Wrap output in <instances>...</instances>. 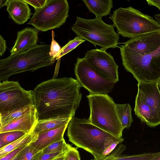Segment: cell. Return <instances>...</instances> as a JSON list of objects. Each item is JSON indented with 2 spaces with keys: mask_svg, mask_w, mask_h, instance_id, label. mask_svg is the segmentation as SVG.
Wrapping results in <instances>:
<instances>
[{
  "mask_svg": "<svg viewBox=\"0 0 160 160\" xmlns=\"http://www.w3.org/2000/svg\"><path fill=\"white\" fill-rule=\"evenodd\" d=\"M68 123L55 129L39 134L37 140L32 144L38 151L43 150L52 144L63 139L64 132Z\"/></svg>",
  "mask_w": 160,
  "mask_h": 160,
  "instance_id": "cell-16",
  "label": "cell"
},
{
  "mask_svg": "<svg viewBox=\"0 0 160 160\" xmlns=\"http://www.w3.org/2000/svg\"><path fill=\"white\" fill-rule=\"evenodd\" d=\"M34 106H31L20 109L9 114L0 116V128L11 122L36 111Z\"/></svg>",
  "mask_w": 160,
  "mask_h": 160,
  "instance_id": "cell-22",
  "label": "cell"
},
{
  "mask_svg": "<svg viewBox=\"0 0 160 160\" xmlns=\"http://www.w3.org/2000/svg\"><path fill=\"white\" fill-rule=\"evenodd\" d=\"M8 0H0V8L2 7L6 6Z\"/></svg>",
  "mask_w": 160,
  "mask_h": 160,
  "instance_id": "cell-38",
  "label": "cell"
},
{
  "mask_svg": "<svg viewBox=\"0 0 160 160\" xmlns=\"http://www.w3.org/2000/svg\"><path fill=\"white\" fill-rule=\"evenodd\" d=\"M66 152L61 153L51 160H63Z\"/></svg>",
  "mask_w": 160,
  "mask_h": 160,
  "instance_id": "cell-35",
  "label": "cell"
},
{
  "mask_svg": "<svg viewBox=\"0 0 160 160\" xmlns=\"http://www.w3.org/2000/svg\"><path fill=\"white\" fill-rule=\"evenodd\" d=\"M158 84L159 88L160 89V79L159 80L158 82Z\"/></svg>",
  "mask_w": 160,
  "mask_h": 160,
  "instance_id": "cell-40",
  "label": "cell"
},
{
  "mask_svg": "<svg viewBox=\"0 0 160 160\" xmlns=\"http://www.w3.org/2000/svg\"><path fill=\"white\" fill-rule=\"evenodd\" d=\"M63 152L44 153L42 150H41L36 154L33 160H51Z\"/></svg>",
  "mask_w": 160,
  "mask_h": 160,
  "instance_id": "cell-29",
  "label": "cell"
},
{
  "mask_svg": "<svg viewBox=\"0 0 160 160\" xmlns=\"http://www.w3.org/2000/svg\"><path fill=\"white\" fill-rule=\"evenodd\" d=\"M31 106H34L32 90H25L18 81L0 82V116Z\"/></svg>",
  "mask_w": 160,
  "mask_h": 160,
  "instance_id": "cell-9",
  "label": "cell"
},
{
  "mask_svg": "<svg viewBox=\"0 0 160 160\" xmlns=\"http://www.w3.org/2000/svg\"><path fill=\"white\" fill-rule=\"evenodd\" d=\"M85 41L78 36L76 37L62 48L60 52L56 57L55 60L60 59L61 57L75 49Z\"/></svg>",
  "mask_w": 160,
  "mask_h": 160,
  "instance_id": "cell-25",
  "label": "cell"
},
{
  "mask_svg": "<svg viewBox=\"0 0 160 160\" xmlns=\"http://www.w3.org/2000/svg\"><path fill=\"white\" fill-rule=\"evenodd\" d=\"M72 118H57L38 121L33 132L38 134L56 129L68 123Z\"/></svg>",
  "mask_w": 160,
  "mask_h": 160,
  "instance_id": "cell-20",
  "label": "cell"
},
{
  "mask_svg": "<svg viewBox=\"0 0 160 160\" xmlns=\"http://www.w3.org/2000/svg\"><path fill=\"white\" fill-rule=\"evenodd\" d=\"M74 70L77 80L89 94H108L117 83L99 74L83 58H77Z\"/></svg>",
  "mask_w": 160,
  "mask_h": 160,
  "instance_id": "cell-10",
  "label": "cell"
},
{
  "mask_svg": "<svg viewBox=\"0 0 160 160\" xmlns=\"http://www.w3.org/2000/svg\"><path fill=\"white\" fill-rule=\"evenodd\" d=\"M69 8L66 0H47L43 7L35 10L28 24L43 32L58 28L65 22Z\"/></svg>",
  "mask_w": 160,
  "mask_h": 160,
  "instance_id": "cell-8",
  "label": "cell"
},
{
  "mask_svg": "<svg viewBox=\"0 0 160 160\" xmlns=\"http://www.w3.org/2000/svg\"><path fill=\"white\" fill-rule=\"evenodd\" d=\"M26 146H27L18 148L8 153L2 157H0V160H11Z\"/></svg>",
  "mask_w": 160,
  "mask_h": 160,
  "instance_id": "cell-31",
  "label": "cell"
},
{
  "mask_svg": "<svg viewBox=\"0 0 160 160\" xmlns=\"http://www.w3.org/2000/svg\"><path fill=\"white\" fill-rule=\"evenodd\" d=\"M116 105L118 119L122 128L129 129L133 121L130 105L129 103H116Z\"/></svg>",
  "mask_w": 160,
  "mask_h": 160,
  "instance_id": "cell-21",
  "label": "cell"
},
{
  "mask_svg": "<svg viewBox=\"0 0 160 160\" xmlns=\"http://www.w3.org/2000/svg\"><path fill=\"white\" fill-rule=\"evenodd\" d=\"M87 97L90 109L88 119L92 124L118 138L124 130L119 120L116 103L108 94H89Z\"/></svg>",
  "mask_w": 160,
  "mask_h": 160,
  "instance_id": "cell-6",
  "label": "cell"
},
{
  "mask_svg": "<svg viewBox=\"0 0 160 160\" xmlns=\"http://www.w3.org/2000/svg\"><path fill=\"white\" fill-rule=\"evenodd\" d=\"M67 128V135L70 142L98 159L103 158V152L110 145L124 140L104 131L85 118L72 117Z\"/></svg>",
  "mask_w": 160,
  "mask_h": 160,
  "instance_id": "cell-3",
  "label": "cell"
},
{
  "mask_svg": "<svg viewBox=\"0 0 160 160\" xmlns=\"http://www.w3.org/2000/svg\"><path fill=\"white\" fill-rule=\"evenodd\" d=\"M24 148L18 153L17 155L11 160H19L23 153Z\"/></svg>",
  "mask_w": 160,
  "mask_h": 160,
  "instance_id": "cell-36",
  "label": "cell"
},
{
  "mask_svg": "<svg viewBox=\"0 0 160 160\" xmlns=\"http://www.w3.org/2000/svg\"><path fill=\"white\" fill-rule=\"evenodd\" d=\"M39 134L32 132L26 134L14 142L0 148V157L18 148L29 145L38 139Z\"/></svg>",
  "mask_w": 160,
  "mask_h": 160,
  "instance_id": "cell-19",
  "label": "cell"
},
{
  "mask_svg": "<svg viewBox=\"0 0 160 160\" xmlns=\"http://www.w3.org/2000/svg\"><path fill=\"white\" fill-rule=\"evenodd\" d=\"M138 92L150 108L154 127L160 124V91L158 82H139Z\"/></svg>",
  "mask_w": 160,
  "mask_h": 160,
  "instance_id": "cell-12",
  "label": "cell"
},
{
  "mask_svg": "<svg viewBox=\"0 0 160 160\" xmlns=\"http://www.w3.org/2000/svg\"><path fill=\"white\" fill-rule=\"evenodd\" d=\"M118 33L132 39L160 31V25L152 17L132 7L119 8L109 17Z\"/></svg>",
  "mask_w": 160,
  "mask_h": 160,
  "instance_id": "cell-5",
  "label": "cell"
},
{
  "mask_svg": "<svg viewBox=\"0 0 160 160\" xmlns=\"http://www.w3.org/2000/svg\"><path fill=\"white\" fill-rule=\"evenodd\" d=\"M34 8L35 10L42 8L46 4L47 0H23Z\"/></svg>",
  "mask_w": 160,
  "mask_h": 160,
  "instance_id": "cell-30",
  "label": "cell"
},
{
  "mask_svg": "<svg viewBox=\"0 0 160 160\" xmlns=\"http://www.w3.org/2000/svg\"><path fill=\"white\" fill-rule=\"evenodd\" d=\"M63 160H81L77 148L69 144V148L65 154Z\"/></svg>",
  "mask_w": 160,
  "mask_h": 160,
  "instance_id": "cell-28",
  "label": "cell"
},
{
  "mask_svg": "<svg viewBox=\"0 0 160 160\" xmlns=\"http://www.w3.org/2000/svg\"><path fill=\"white\" fill-rule=\"evenodd\" d=\"M122 65L139 82L160 79V31L130 39L119 47Z\"/></svg>",
  "mask_w": 160,
  "mask_h": 160,
  "instance_id": "cell-2",
  "label": "cell"
},
{
  "mask_svg": "<svg viewBox=\"0 0 160 160\" xmlns=\"http://www.w3.org/2000/svg\"><path fill=\"white\" fill-rule=\"evenodd\" d=\"M69 144H67L63 138L58 141L42 150L44 153H53L66 152L69 148Z\"/></svg>",
  "mask_w": 160,
  "mask_h": 160,
  "instance_id": "cell-24",
  "label": "cell"
},
{
  "mask_svg": "<svg viewBox=\"0 0 160 160\" xmlns=\"http://www.w3.org/2000/svg\"><path fill=\"white\" fill-rule=\"evenodd\" d=\"M83 58L96 71L108 79L119 81L118 67L113 57L100 48L88 50Z\"/></svg>",
  "mask_w": 160,
  "mask_h": 160,
  "instance_id": "cell-11",
  "label": "cell"
},
{
  "mask_svg": "<svg viewBox=\"0 0 160 160\" xmlns=\"http://www.w3.org/2000/svg\"><path fill=\"white\" fill-rule=\"evenodd\" d=\"M150 160H160V156L155 157Z\"/></svg>",
  "mask_w": 160,
  "mask_h": 160,
  "instance_id": "cell-39",
  "label": "cell"
},
{
  "mask_svg": "<svg viewBox=\"0 0 160 160\" xmlns=\"http://www.w3.org/2000/svg\"><path fill=\"white\" fill-rule=\"evenodd\" d=\"M54 33L53 31L52 30V40L50 45L49 55L50 57L55 59L56 56L60 52L62 48L58 43L54 40Z\"/></svg>",
  "mask_w": 160,
  "mask_h": 160,
  "instance_id": "cell-27",
  "label": "cell"
},
{
  "mask_svg": "<svg viewBox=\"0 0 160 160\" xmlns=\"http://www.w3.org/2000/svg\"><path fill=\"white\" fill-rule=\"evenodd\" d=\"M123 140H122L113 143L107 148L103 152L102 154L103 158L110 154L115 149L117 145L121 143Z\"/></svg>",
  "mask_w": 160,
  "mask_h": 160,
  "instance_id": "cell-32",
  "label": "cell"
},
{
  "mask_svg": "<svg viewBox=\"0 0 160 160\" xmlns=\"http://www.w3.org/2000/svg\"><path fill=\"white\" fill-rule=\"evenodd\" d=\"M50 45H37L20 53L0 60V81L12 75L52 65L56 60L49 55Z\"/></svg>",
  "mask_w": 160,
  "mask_h": 160,
  "instance_id": "cell-4",
  "label": "cell"
},
{
  "mask_svg": "<svg viewBox=\"0 0 160 160\" xmlns=\"http://www.w3.org/2000/svg\"><path fill=\"white\" fill-rule=\"evenodd\" d=\"M82 1L89 12L93 13L97 18L110 15L113 7L112 0H83Z\"/></svg>",
  "mask_w": 160,
  "mask_h": 160,
  "instance_id": "cell-18",
  "label": "cell"
},
{
  "mask_svg": "<svg viewBox=\"0 0 160 160\" xmlns=\"http://www.w3.org/2000/svg\"><path fill=\"white\" fill-rule=\"evenodd\" d=\"M39 151L31 144L25 147L19 160H33Z\"/></svg>",
  "mask_w": 160,
  "mask_h": 160,
  "instance_id": "cell-26",
  "label": "cell"
},
{
  "mask_svg": "<svg viewBox=\"0 0 160 160\" xmlns=\"http://www.w3.org/2000/svg\"><path fill=\"white\" fill-rule=\"evenodd\" d=\"M82 86L71 77L43 82L32 90L38 121L74 116L82 99Z\"/></svg>",
  "mask_w": 160,
  "mask_h": 160,
  "instance_id": "cell-1",
  "label": "cell"
},
{
  "mask_svg": "<svg viewBox=\"0 0 160 160\" xmlns=\"http://www.w3.org/2000/svg\"><path fill=\"white\" fill-rule=\"evenodd\" d=\"M148 5L157 7L160 11V0H146Z\"/></svg>",
  "mask_w": 160,
  "mask_h": 160,
  "instance_id": "cell-34",
  "label": "cell"
},
{
  "mask_svg": "<svg viewBox=\"0 0 160 160\" xmlns=\"http://www.w3.org/2000/svg\"><path fill=\"white\" fill-rule=\"evenodd\" d=\"M134 111L142 122L149 127H154L151 109L138 93L136 98Z\"/></svg>",
  "mask_w": 160,
  "mask_h": 160,
  "instance_id": "cell-17",
  "label": "cell"
},
{
  "mask_svg": "<svg viewBox=\"0 0 160 160\" xmlns=\"http://www.w3.org/2000/svg\"><path fill=\"white\" fill-rule=\"evenodd\" d=\"M38 121L36 111L16 119L0 128V133L19 131L28 134L33 132Z\"/></svg>",
  "mask_w": 160,
  "mask_h": 160,
  "instance_id": "cell-15",
  "label": "cell"
},
{
  "mask_svg": "<svg viewBox=\"0 0 160 160\" xmlns=\"http://www.w3.org/2000/svg\"><path fill=\"white\" fill-rule=\"evenodd\" d=\"M6 6L10 18L18 24L26 22L32 14L31 9L23 0H8Z\"/></svg>",
  "mask_w": 160,
  "mask_h": 160,
  "instance_id": "cell-14",
  "label": "cell"
},
{
  "mask_svg": "<svg viewBox=\"0 0 160 160\" xmlns=\"http://www.w3.org/2000/svg\"><path fill=\"white\" fill-rule=\"evenodd\" d=\"M154 16L155 21L160 25V13L155 14Z\"/></svg>",
  "mask_w": 160,
  "mask_h": 160,
  "instance_id": "cell-37",
  "label": "cell"
},
{
  "mask_svg": "<svg viewBox=\"0 0 160 160\" xmlns=\"http://www.w3.org/2000/svg\"><path fill=\"white\" fill-rule=\"evenodd\" d=\"M38 32L35 28L26 27L18 31L15 44L10 50V55L23 52L37 44Z\"/></svg>",
  "mask_w": 160,
  "mask_h": 160,
  "instance_id": "cell-13",
  "label": "cell"
},
{
  "mask_svg": "<svg viewBox=\"0 0 160 160\" xmlns=\"http://www.w3.org/2000/svg\"><path fill=\"white\" fill-rule=\"evenodd\" d=\"M7 48L6 41L2 36L0 35V55L2 56L6 50Z\"/></svg>",
  "mask_w": 160,
  "mask_h": 160,
  "instance_id": "cell-33",
  "label": "cell"
},
{
  "mask_svg": "<svg viewBox=\"0 0 160 160\" xmlns=\"http://www.w3.org/2000/svg\"><path fill=\"white\" fill-rule=\"evenodd\" d=\"M26 134L22 132L19 131H9L0 133V148L14 142Z\"/></svg>",
  "mask_w": 160,
  "mask_h": 160,
  "instance_id": "cell-23",
  "label": "cell"
},
{
  "mask_svg": "<svg viewBox=\"0 0 160 160\" xmlns=\"http://www.w3.org/2000/svg\"><path fill=\"white\" fill-rule=\"evenodd\" d=\"M71 29L77 36L105 50L115 48L118 44L119 35L114 26L105 23L102 18L89 19L77 17Z\"/></svg>",
  "mask_w": 160,
  "mask_h": 160,
  "instance_id": "cell-7",
  "label": "cell"
}]
</instances>
